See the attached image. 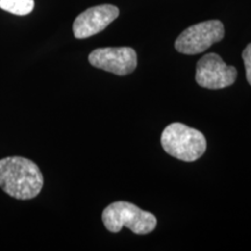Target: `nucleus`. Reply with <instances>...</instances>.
I'll return each mask as SVG.
<instances>
[{
  "mask_svg": "<svg viewBox=\"0 0 251 251\" xmlns=\"http://www.w3.org/2000/svg\"><path fill=\"white\" fill-rule=\"evenodd\" d=\"M43 187L40 168L30 159L13 156L0 159V188L19 200L37 197Z\"/></svg>",
  "mask_w": 251,
  "mask_h": 251,
  "instance_id": "f257e3e1",
  "label": "nucleus"
},
{
  "mask_svg": "<svg viewBox=\"0 0 251 251\" xmlns=\"http://www.w3.org/2000/svg\"><path fill=\"white\" fill-rule=\"evenodd\" d=\"M166 153L184 162H194L206 151L207 142L201 131L175 122L166 126L161 136Z\"/></svg>",
  "mask_w": 251,
  "mask_h": 251,
  "instance_id": "f03ea898",
  "label": "nucleus"
},
{
  "mask_svg": "<svg viewBox=\"0 0 251 251\" xmlns=\"http://www.w3.org/2000/svg\"><path fill=\"white\" fill-rule=\"evenodd\" d=\"M101 218L111 233H119L122 228L127 227L134 234L147 235L155 230L157 226L155 215L126 201L111 203L103 209Z\"/></svg>",
  "mask_w": 251,
  "mask_h": 251,
  "instance_id": "7ed1b4c3",
  "label": "nucleus"
},
{
  "mask_svg": "<svg viewBox=\"0 0 251 251\" xmlns=\"http://www.w3.org/2000/svg\"><path fill=\"white\" fill-rule=\"evenodd\" d=\"M224 36L225 27L221 21H203L185 29L176 40L175 48L181 54L197 55L220 42Z\"/></svg>",
  "mask_w": 251,
  "mask_h": 251,
  "instance_id": "20e7f679",
  "label": "nucleus"
},
{
  "mask_svg": "<svg viewBox=\"0 0 251 251\" xmlns=\"http://www.w3.org/2000/svg\"><path fill=\"white\" fill-rule=\"evenodd\" d=\"M236 78V68L226 64L221 56L215 52L205 55L197 63L196 81L205 89H226L233 85Z\"/></svg>",
  "mask_w": 251,
  "mask_h": 251,
  "instance_id": "39448f33",
  "label": "nucleus"
},
{
  "mask_svg": "<svg viewBox=\"0 0 251 251\" xmlns=\"http://www.w3.org/2000/svg\"><path fill=\"white\" fill-rule=\"evenodd\" d=\"M89 62L94 68L126 76L136 69L137 55L129 47H108L93 50L89 55Z\"/></svg>",
  "mask_w": 251,
  "mask_h": 251,
  "instance_id": "423d86ee",
  "label": "nucleus"
},
{
  "mask_svg": "<svg viewBox=\"0 0 251 251\" xmlns=\"http://www.w3.org/2000/svg\"><path fill=\"white\" fill-rule=\"evenodd\" d=\"M120 14L114 5H99L91 7L76 18L74 23V35L76 39H87L96 35L112 24Z\"/></svg>",
  "mask_w": 251,
  "mask_h": 251,
  "instance_id": "0eeeda50",
  "label": "nucleus"
},
{
  "mask_svg": "<svg viewBox=\"0 0 251 251\" xmlns=\"http://www.w3.org/2000/svg\"><path fill=\"white\" fill-rule=\"evenodd\" d=\"M34 5V0H0V8L14 15L31 13Z\"/></svg>",
  "mask_w": 251,
  "mask_h": 251,
  "instance_id": "6e6552de",
  "label": "nucleus"
},
{
  "mask_svg": "<svg viewBox=\"0 0 251 251\" xmlns=\"http://www.w3.org/2000/svg\"><path fill=\"white\" fill-rule=\"evenodd\" d=\"M242 58L244 62V67H246V75L248 83L251 85V43L246 47V49L242 52Z\"/></svg>",
  "mask_w": 251,
  "mask_h": 251,
  "instance_id": "1a4fd4ad",
  "label": "nucleus"
}]
</instances>
